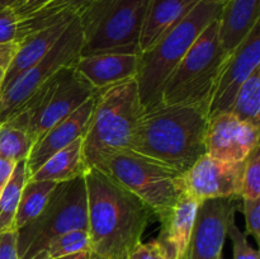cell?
<instances>
[{
    "mask_svg": "<svg viewBox=\"0 0 260 259\" xmlns=\"http://www.w3.org/2000/svg\"><path fill=\"white\" fill-rule=\"evenodd\" d=\"M84 178L91 253L106 259H128L142 243V235L155 217L154 211L96 168H88Z\"/></svg>",
    "mask_w": 260,
    "mask_h": 259,
    "instance_id": "6da1fadb",
    "label": "cell"
},
{
    "mask_svg": "<svg viewBox=\"0 0 260 259\" xmlns=\"http://www.w3.org/2000/svg\"><path fill=\"white\" fill-rule=\"evenodd\" d=\"M207 127V107L160 103L141 114L129 150L187 173L206 154Z\"/></svg>",
    "mask_w": 260,
    "mask_h": 259,
    "instance_id": "7a4b0ae2",
    "label": "cell"
},
{
    "mask_svg": "<svg viewBox=\"0 0 260 259\" xmlns=\"http://www.w3.org/2000/svg\"><path fill=\"white\" fill-rule=\"evenodd\" d=\"M223 3L225 0H200L149 51L140 55L135 80L144 111L161 103L165 80L205 28L220 17Z\"/></svg>",
    "mask_w": 260,
    "mask_h": 259,
    "instance_id": "3957f363",
    "label": "cell"
},
{
    "mask_svg": "<svg viewBox=\"0 0 260 259\" xmlns=\"http://www.w3.org/2000/svg\"><path fill=\"white\" fill-rule=\"evenodd\" d=\"M144 107L135 79L99 89L83 137V155L88 168L107 156L129 149L132 135Z\"/></svg>",
    "mask_w": 260,
    "mask_h": 259,
    "instance_id": "277c9868",
    "label": "cell"
},
{
    "mask_svg": "<svg viewBox=\"0 0 260 259\" xmlns=\"http://www.w3.org/2000/svg\"><path fill=\"white\" fill-rule=\"evenodd\" d=\"M141 198L159 220L185 193L184 173L134 150H121L96 165Z\"/></svg>",
    "mask_w": 260,
    "mask_h": 259,
    "instance_id": "5b68a950",
    "label": "cell"
},
{
    "mask_svg": "<svg viewBox=\"0 0 260 259\" xmlns=\"http://www.w3.org/2000/svg\"><path fill=\"white\" fill-rule=\"evenodd\" d=\"M150 0H95L80 15V56L137 53Z\"/></svg>",
    "mask_w": 260,
    "mask_h": 259,
    "instance_id": "8992f818",
    "label": "cell"
},
{
    "mask_svg": "<svg viewBox=\"0 0 260 259\" xmlns=\"http://www.w3.org/2000/svg\"><path fill=\"white\" fill-rule=\"evenodd\" d=\"M217 19L205 28L168 76L161 90V103L198 104L208 109L216 81L229 57L218 38Z\"/></svg>",
    "mask_w": 260,
    "mask_h": 259,
    "instance_id": "52a82bcc",
    "label": "cell"
},
{
    "mask_svg": "<svg viewBox=\"0 0 260 259\" xmlns=\"http://www.w3.org/2000/svg\"><path fill=\"white\" fill-rule=\"evenodd\" d=\"M71 230H88L85 178L57 183L42 212L17 230L19 259H30L48 244Z\"/></svg>",
    "mask_w": 260,
    "mask_h": 259,
    "instance_id": "ba28073f",
    "label": "cell"
},
{
    "mask_svg": "<svg viewBox=\"0 0 260 259\" xmlns=\"http://www.w3.org/2000/svg\"><path fill=\"white\" fill-rule=\"evenodd\" d=\"M74 65L63 68L5 121L25 130L33 145L96 93Z\"/></svg>",
    "mask_w": 260,
    "mask_h": 259,
    "instance_id": "9c48e42d",
    "label": "cell"
},
{
    "mask_svg": "<svg viewBox=\"0 0 260 259\" xmlns=\"http://www.w3.org/2000/svg\"><path fill=\"white\" fill-rule=\"evenodd\" d=\"M84 37L79 17H75L50 52L0 90V123L14 116L18 109L63 68L80 57Z\"/></svg>",
    "mask_w": 260,
    "mask_h": 259,
    "instance_id": "30bf717a",
    "label": "cell"
},
{
    "mask_svg": "<svg viewBox=\"0 0 260 259\" xmlns=\"http://www.w3.org/2000/svg\"><path fill=\"white\" fill-rule=\"evenodd\" d=\"M240 198H212L198 205L194 225L182 259H222L229 218L239 208Z\"/></svg>",
    "mask_w": 260,
    "mask_h": 259,
    "instance_id": "8fae6325",
    "label": "cell"
},
{
    "mask_svg": "<svg viewBox=\"0 0 260 259\" xmlns=\"http://www.w3.org/2000/svg\"><path fill=\"white\" fill-rule=\"evenodd\" d=\"M260 66V20L228 57L220 71L208 104V119L230 113L244 81Z\"/></svg>",
    "mask_w": 260,
    "mask_h": 259,
    "instance_id": "7c38bea8",
    "label": "cell"
},
{
    "mask_svg": "<svg viewBox=\"0 0 260 259\" xmlns=\"http://www.w3.org/2000/svg\"><path fill=\"white\" fill-rule=\"evenodd\" d=\"M244 161L231 163L202 155L184 173L185 192L197 202L212 198L239 197Z\"/></svg>",
    "mask_w": 260,
    "mask_h": 259,
    "instance_id": "4fadbf2b",
    "label": "cell"
},
{
    "mask_svg": "<svg viewBox=\"0 0 260 259\" xmlns=\"http://www.w3.org/2000/svg\"><path fill=\"white\" fill-rule=\"evenodd\" d=\"M260 127L244 122L233 113L208 119L206 154L222 161H244L259 145Z\"/></svg>",
    "mask_w": 260,
    "mask_h": 259,
    "instance_id": "5bb4252c",
    "label": "cell"
},
{
    "mask_svg": "<svg viewBox=\"0 0 260 259\" xmlns=\"http://www.w3.org/2000/svg\"><path fill=\"white\" fill-rule=\"evenodd\" d=\"M95 101V94L89 98L85 103L81 104L75 112L51 127L35 145L28 155L25 164H27L28 178L32 175L48 157L65 149L66 146L75 140L84 137L90 119L91 111Z\"/></svg>",
    "mask_w": 260,
    "mask_h": 259,
    "instance_id": "9a60e30c",
    "label": "cell"
},
{
    "mask_svg": "<svg viewBox=\"0 0 260 259\" xmlns=\"http://www.w3.org/2000/svg\"><path fill=\"white\" fill-rule=\"evenodd\" d=\"M198 205L200 202L185 192L177 205L159 218L160 231L154 241L164 259L183 258L189 243Z\"/></svg>",
    "mask_w": 260,
    "mask_h": 259,
    "instance_id": "2e32d148",
    "label": "cell"
},
{
    "mask_svg": "<svg viewBox=\"0 0 260 259\" xmlns=\"http://www.w3.org/2000/svg\"><path fill=\"white\" fill-rule=\"evenodd\" d=\"M137 53H99L80 56L74 68L95 90L135 79L139 69Z\"/></svg>",
    "mask_w": 260,
    "mask_h": 259,
    "instance_id": "e0dca14e",
    "label": "cell"
},
{
    "mask_svg": "<svg viewBox=\"0 0 260 259\" xmlns=\"http://www.w3.org/2000/svg\"><path fill=\"white\" fill-rule=\"evenodd\" d=\"M217 20L221 46L230 56L260 20V0H225Z\"/></svg>",
    "mask_w": 260,
    "mask_h": 259,
    "instance_id": "ac0fdd59",
    "label": "cell"
},
{
    "mask_svg": "<svg viewBox=\"0 0 260 259\" xmlns=\"http://www.w3.org/2000/svg\"><path fill=\"white\" fill-rule=\"evenodd\" d=\"M73 19L74 18L63 19L56 24L50 25V27L30 33L20 41H18V50L13 57L12 62H10L9 68L7 69L2 89H4L9 83H12L20 74L28 70L30 66L37 63L41 58L45 57L50 52L51 48L55 46V43L57 42L61 35L65 32V29Z\"/></svg>",
    "mask_w": 260,
    "mask_h": 259,
    "instance_id": "d6986e66",
    "label": "cell"
},
{
    "mask_svg": "<svg viewBox=\"0 0 260 259\" xmlns=\"http://www.w3.org/2000/svg\"><path fill=\"white\" fill-rule=\"evenodd\" d=\"M200 0H150L140 36V55L149 51Z\"/></svg>",
    "mask_w": 260,
    "mask_h": 259,
    "instance_id": "ffe728a7",
    "label": "cell"
},
{
    "mask_svg": "<svg viewBox=\"0 0 260 259\" xmlns=\"http://www.w3.org/2000/svg\"><path fill=\"white\" fill-rule=\"evenodd\" d=\"M88 170L83 155V137L48 157L28 180H47L62 183L84 177Z\"/></svg>",
    "mask_w": 260,
    "mask_h": 259,
    "instance_id": "44dd1931",
    "label": "cell"
},
{
    "mask_svg": "<svg viewBox=\"0 0 260 259\" xmlns=\"http://www.w3.org/2000/svg\"><path fill=\"white\" fill-rule=\"evenodd\" d=\"M95 0H52L18 23L17 42L25 36L56 24L68 18L79 17Z\"/></svg>",
    "mask_w": 260,
    "mask_h": 259,
    "instance_id": "7402d4cb",
    "label": "cell"
},
{
    "mask_svg": "<svg viewBox=\"0 0 260 259\" xmlns=\"http://www.w3.org/2000/svg\"><path fill=\"white\" fill-rule=\"evenodd\" d=\"M56 184L57 183L47 182V180H27L25 182L17 213H15V230H19L42 212Z\"/></svg>",
    "mask_w": 260,
    "mask_h": 259,
    "instance_id": "603a6c76",
    "label": "cell"
},
{
    "mask_svg": "<svg viewBox=\"0 0 260 259\" xmlns=\"http://www.w3.org/2000/svg\"><path fill=\"white\" fill-rule=\"evenodd\" d=\"M27 180V164L25 160H22L15 164L12 177L0 195V234L15 230V213Z\"/></svg>",
    "mask_w": 260,
    "mask_h": 259,
    "instance_id": "cb8c5ba5",
    "label": "cell"
},
{
    "mask_svg": "<svg viewBox=\"0 0 260 259\" xmlns=\"http://www.w3.org/2000/svg\"><path fill=\"white\" fill-rule=\"evenodd\" d=\"M230 113L241 121L260 127V66L240 86Z\"/></svg>",
    "mask_w": 260,
    "mask_h": 259,
    "instance_id": "d4e9b609",
    "label": "cell"
},
{
    "mask_svg": "<svg viewBox=\"0 0 260 259\" xmlns=\"http://www.w3.org/2000/svg\"><path fill=\"white\" fill-rule=\"evenodd\" d=\"M33 147L27 131L10 122L0 123V159L19 163L27 160Z\"/></svg>",
    "mask_w": 260,
    "mask_h": 259,
    "instance_id": "484cf974",
    "label": "cell"
},
{
    "mask_svg": "<svg viewBox=\"0 0 260 259\" xmlns=\"http://www.w3.org/2000/svg\"><path fill=\"white\" fill-rule=\"evenodd\" d=\"M45 250L50 259H61L83 251H91L88 230H71L62 234L53 239Z\"/></svg>",
    "mask_w": 260,
    "mask_h": 259,
    "instance_id": "4316f807",
    "label": "cell"
},
{
    "mask_svg": "<svg viewBox=\"0 0 260 259\" xmlns=\"http://www.w3.org/2000/svg\"><path fill=\"white\" fill-rule=\"evenodd\" d=\"M240 198L259 200L260 198V147L259 145L249 154L244 164L241 177Z\"/></svg>",
    "mask_w": 260,
    "mask_h": 259,
    "instance_id": "83f0119b",
    "label": "cell"
},
{
    "mask_svg": "<svg viewBox=\"0 0 260 259\" xmlns=\"http://www.w3.org/2000/svg\"><path fill=\"white\" fill-rule=\"evenodd\" d=\"M228 235L233 241L234 259H259V251L248 243L245 233L240 231L235 222V212L229 218Z\"/></svg>",
    "mask_w": 260,
    "mask_h": 259,
    "instance_id": "f1b7e54d",
    "label": "cell"
},
{
    "mask_svg": "<svg viewBox=\"0 0 260 259\" xmlns=\"http://www.w3.org/2000/svg\"><path fill=\"white\" fill-rule=\"evenodd\" d=\"M243 202L244 217H245L246 233L245 235H250L255 239L256 243H260V198L259 200H248L240 198Z\"/></svg>",
    "mask_w": 260,
    "mask_h": 259,
    "instance_id": "f546056e",
    "label": "cell"
},
{
    "mask_svg": "<svg viewBox=\"0 0 260 259\" xmlns=\"http://www.w3.org/2000/svg\"><path fill=\"white\" fill-rule=\"evenodd\" d=\"M18 23L19 19L12 8L0 10V45L17 41Z\"/></svg>",
    "mask_w": 260,
    "mask_h": 259,
    "instance_id": "4dcf8cb0",
    "label": "cell"
},
{
    "mask_svg": "<svg viewBox=\"0 0 260 259\" xmlns=\"http://www.w3.org/2000/svg\"><path fill=\"white\" fill-rule=\"evenodd\" d=\"M0 259H19L17 248V230L0 234Z\"/></svg>",
    "mask_w": 260,
    "mask_h": 259,
    "instance_id": "1f68e13d",
    "label": "cell"
},
{
    "mask_svg": "<svg viewBox=\"0 0 260 259\" xmlns=\"http://www.w3.org/2000/svg\"><path fill=\"white\" fill-rule=\"evenodd\" d=\"M50 2H52V0H17L10 8H12L13 12L15 13V15H17L20 22L22 19L27 18L28 15L33 14L38 9L45 7Z\"/></svg>",
    "mask_w": 260,
    "mask_h": 259,
    "instance_id": "d6a6232c",
    "label": "cell"
},
{
    "mask_svg": "<svg viewBox=\"0 0 260 259\" xmlns=\"http://www.w3.org/2000/svg\"><path fill=\"white\" fill-rule=\"evenodd\" d=\"M128 259H164L162 258L161 253L157 249V245L155 244V241H150V243H141L137 245V248L135 249L131 253V255L128 256Z\"/></svg>",
    "mask_w": 260,
    "mask_h": 259,
    "instance_id": "836d02e7",
    "label": "cell"
},
{
    "mask_svg": "<svg viewBox=\"0 0 260 259\" xmlns=\"http://www.w3.org/2000/svg\"><path fill=\"white\" fill-rule=\"evenodd\" d=\"M17 50H18L17 41H15V42L3 43V45H0V68L3 69L9 68L10 62H12Z\"/></svg>",
    "mask_w": 260,
    "mask_h": 259,
    "instance_id": "e575fe53",
    "label": "cell"
},
{
    "mask_svg": "<svg viewBox=\"0 0 260 259\" xmlns=\"http://www.w3.org/2000/svg\"><path fill=\"white\" fill-rule=\"evenodd\" d=\"M15 164L17 163L12 161V160L0 159V195H2L5 185L8 184V182H9L10 177L13 174V170L15 168Z\"/></svg>",
    "mask_w": 260,
    "mask_h": 259,
    "instance_id": "d590c367",
    "label": "cell"
},
{
    "mask_svg": "<svg viewBox=\"0 0 260 259\" xmlns=\"http://www.w3.org/2000/svg\"><path fill=\"white\" fill-rule=\"evenodd\" d=\"M90 253L91 251H83V253L74 254V255L65 256V258H61V259H89L90 258Z\"/></svg>",
    "mask_w": 260,
    "mask_h": 259,
    "instance_id": "8d00e7d4",
    "label": "cell"
},
{
    "mask_svg": "<svg viewBox=\"0 0 260 259\" xmlns=\"http://www.w3.org/2000/svg\"><path fill=\"white\" fill-rule=\"evenodd\" d=\"M15 2H17V0H0V10L12 7Z\"/></svg>",
    "mask_w": 260,
    "mask_h": 259,
    "instance_id": "74e56055",
    "label": "cell"
},
{
    "mask_svg": "<svg viewBox=\"0 0 260 259\" xmlns=\"http://www.w3.org/2000/svg\"><path fill=\"white\" fill-rule=\"evenodd\" d=\"M30 259H50V256H48L47 251L42 250V251H40L38 254H36V255Z\"/></svg>",
    "mask_w": 260,
    "mask_h": 259,
    "instance_id": "f35d334b",
    "label": "cell"
},
{
    "mask_svg": "<svg viewBox=\"0 0 260 259\" xmlns=\"http://www.w3.org/2000/svg\"><path fill=\"white\" fill-rule=\"evenodd\" d=\"M5 74H7V69H3V68H0V89H2V86H3V83H4Z\"/></svg>",
    "mask_w": 260,
    "mask_h": 259,
    "instance_id": "ab89813d",
    "label": "cell"
},
{
    "mask_svg": "<svg viewBox=\"0 0 260 259\" xmlns=\"http://www.w3.org/2000/svg\"><path fill=\"white\" fill-rule=\"evenodd\" d=\"M89 259H106V258H103V256L98 255V254H95V253H90V258Z\"/></svg>",
    "mask_w": 260,
    "mask_h": 259,
    "instance_id": "60d3db41",
    "label": "cell"
}]
</instances>
